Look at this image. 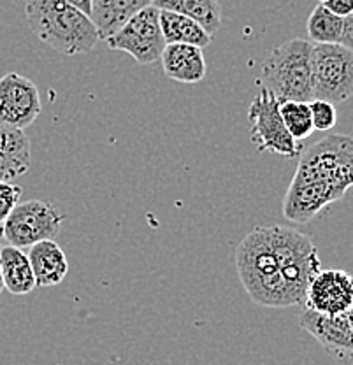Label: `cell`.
Segmentation results:
<instances>
[{"instance_id": "6da1fadb", "label": "cell", "mask_w": 353, "mask_h": 365, "mask_svg": "<svg viewBox=\"0 0 353 365\" xmlns=\"http://www.w3.org/2000/svg\"><path fill=\"white\" fill-rule=\"evenodd\" d=\"M235 269L253 302L280 309L305 304L322 262L309 235L292 227L259 225L239 242Z\"/></svg>"}, {"instance_id": "7a4b0ae2", "label": "cell", "mask_w": 353, "mask_h": 365, "mask_svg": "<svg viewBox=\"0 0 353 365\" xmlns=\"http://www.w3.org/2000/svg\"><path fill=\"white\" fill-rule=\"evenodd\" d=\"M353 186V137L330 134L302 151L283 200V216L307 223Z\"/></svg>"}, {"instance_id": "3957f363", "label": "cell", "mask_w": 353, "mask_h": 365, "mask_svg": "<svg viewBox=\"0 0 353 365\" xmlns=\"http://www.w3.org/2000/svg\"><path fill=\"white\" fill-rule=\"evenodd\" d=\"M25 16L37 39L62 55H85L102 41L92 18L67 0H25Z\"/></svg>"}, {"instance_id": "277c9868", "label": "cell", "mask_w": 353, "mask_h": 365, "mask_svg": "<svg viewBox=\"0 0 353 365\" xmlns=\"http://www.w3.org/2000/svg\"><path fill=\"white\" fill-rule=\"evenodd\" d=\"M313 43L292 39L271 49L260 71L259 85L282 101H313L311 79Z\"/></svg>"}, {"instance_id": "5b68a950", "label": "cell", "mask_w": 353, "mask_h": 365, "mask_svg": "<svg viewBox=\"0 0 353 365\" xmlns=\"http://www.w3.org/2000/svg\"><path fill=\"white\" fill-rule=\"evenodd\" d=\"M313 98L341 104L353 97V51L341 44H313Z\"/></svg>"}, {"instance_id": "8992f818", "label": "cell", "mask_w": 353, "mask_h": 365, "mask_svg": "<svg viewBox=\"0 0 353 365\" xmlns=\"http://www.w3.org/2000/svg\"><path fill=\"white\" fill-rule=\"evenodd\" d=\"M250 140L260 153H275L285 158H294L301 153L297 140L288 134L280 101L269 90L262 88L248 108Z\"/></svg>"}, {"instance_id": "52a82bcc", "label": "cell", "mask_w": 353, "mask_h": 365, "mask_svg": "<svg viewBox=\"0 0 353 365\" xmlns=\"http://www.w3.org/2000/svg\"><path fill=\"white\" fill-rule=\"evenodd\" d=\"M66 215L55 204L46 200H26L11 211L4 222V237L16 248L29 250L44 239H55L60 234Z\"/></svg>"}, {"instance_id": "ba28073f", "label": "cell", "mask_w": 353, "mask_h": 365, "mask_svg": "<svg viewBox=\"0 0 353 365\" xmlns=\"http://www.w3.org/2000/svg\"><path fill=\"white\" fill-rule=\"evenodd\" d=\"M104 41L109 49L127 53L141 66L158 62L165 48L160 29V9L153 4L144 7Z\"/></svg>"}, {"instance_id": "9c48e42d", "label": "cell", "mask_w": 353, "mask_h": 365, "mask_svg": "<svg viewBox=\"0 0 353 365\" xmlns=\"http://www.w3.org/2000/svg\"><path fill=\"white\" fill-rule=\"evenodd\" d=\"M299 325L318 341L327 355L344 365H353V307L339 314L305 309L299 317Z\"/></svg>"}, {"instance_id": "30bf717a", "label": "cell", "mask_w": 353, "mask_h": 365, "mask_svg": "<svg viewBox=\"0 0 353 365\" xmlns=\"http://www.w3.org/2000/svg\"><path fill=\"white\" fill-rule=\"evenodd\" d=\"M43 111L36 83L18 72L0 78V123L25 130Z\"/></svg>"}, {"instance_id": "8fae6325", "label": "cell", "mask_w": 353, "mask_h": 365, "mask_svg": "<svg viewBox=\"0 0 353 365\" xmlns=\"http://www.w3.org/2000/svg\"><path fill=\"white\" fill-rule=\"evenodd\" d=\"M305 307L320 314H339L352 309L353 274L343 269H320L307 287Z\"/></svg>"}, {"instance_id": "7c38bea8", "label": "cell", "mask_w": 353, "mask_h": 365, "mask_svg": "<svg viewBox=\"0 0 353 365\" xmlns=\"http://www.w3.org/2000/svg\"><path fill=\"white\" fill-rule=\"evenodd\" d=\"M167 78L183 85H197L206 76V60L203 49L192 44H165L160 56Z\"/></svg>"}, {"instance_id": "4fadbf2b", "label": "cell", "mask_w": 353, "mask_h": 365, "mask_svg": "<svg viewBox=\"0 0 353 365\" xmlns=\"http://www.w3.org/2000/svg\"><path fill=\"white\" fill-rule=\"evenodd\" d=\"M32 165L30 140L20 128L0 123V181H13Z\"/></svg>"}, {"instance_id": "5bb4252c", "label": "cell", "mask_w": 353, "mask_h": 365, "mask_svg": "<svg viewBox=\"0 0 353 365\" xmlns=\"http://www.w3.org/2000/svg\"><path fill=\"white\" fill-rule=\"evenodd\" d=\"M37 287H55L66 279L69 262L55 239L36 242L26 251Z\"/></svg>"}, {"instance_id": "9a60e30c", "label": "cell", "mask_w": 353, "mask_h": 365, "mask_svg": "<svg viewBox=\"0 0 353 365\" xmlns=\"http://www.w3.org/2000/svg\"><path fill=\"white\" fill-rule=\"evenodd\" d=\"M148 6H151V0H92L90 18L101 39H108Z\"/></svg>"}, {"instance_id": "2e32d148", "label": "cell", "mask_w": 353, "mask_h": 365, "mask_svg": "<svg viewBox=\"0 0 353 365\" xmlns=\"http://www.w3.org/2000/svg\"><path fill=\"white\" fill-rule=\"evenodd\" d=\"M0 271H2L4 287L13 295H26L37 287L32 265L25 250L16 246L0 248Z\"/></svg>"}, {"instance_id": "e0dca14e", "label": "cell", "mask_w": 353, "mask_h": 365, "mask_svg": "<svg viewBox=\"0 0 353 365\" xmlns=\"http://www.w3.org/2000/svg\"><path fill=\"white\" fill-rule=\"evenodd\" d=\"M157 9L173 11L192 18L206 30L210 36L222 26V6L220 0H151Z\"/></svg>"}, {"instance_id": "ac0fdd59", "label": "cell", "mask_w": 353, "mask_h": 365, "mask_svg": "<svg viewBox=\"0 0 353 365\" xmlns=\"http://www.w3.org/2000/svg\"><path fill=\"white\" fill-rule=\"evenodd\" d=\"M160 29L165 44L183 43L204 49L211 44V37L203 26L185 14L160 11Z\"/></svg>"}, {"instance_id": "d6986e66", "label": "cell", "mask_w": 353, "mask_h": 365, "mask_svg": "<svg viewBox=\"0 0 353 365\" xmlns=\"http://www.w3.org/2000/svg\"><path fill=\"white\" fill-rule=\"evenodd\" d=\"M306 29L313 44H339L343 18L329 11L324 4H318L307 18Z\"/></svg>"}, {"instance_id": "ffe728a7", "label": "cell", "mask_w": 353, "mask_h": 365, "mask_svg": "<svg viewBox=\"0 0 353 365\" xmlns=\"http://www.w3.org/2000/svg\"><path fill=\"white\" fill-rule=\"evenodd\" d=\"M280 114H282V120L288 134L294 137L297 143L313 135L314 127L313 120H311L309 102L282 101L280 102Z\"/></svg>"}, {"instance_id": "44dd1931", "label": "cell", "mask_w": 353, "mask_h": 365, "mask_svg": "<svg viewBox=\"0 0 353 365\" xmlns=\"http://www.w3.org/2000/svg\"><path fill=\"white\" fill-rule=\"evenodd\" d=\"M309 109H311V120H313L314 130L327 132L332 127H336V121H337L336 106L330 104L327 101L313 98V101H309Z\"/></svg>"}, {"instance_id": "7402d4cb", "label": "cell", "mask_w": 353, "mask_h": 365, "mask_svg": "<svg viewBox=\"0 0 353 365\" xmlns=\"http://www.w3.org/2000/svg\"><path fill=\"white\" fill-rule=\"evenodd\" d=\"M24 190L11 181H0V225L7 220L14 207L21 202Z\"/></svg>"}, {"instance_id": "603a6c76", "label": "cell", "mask_w": 353, "mask_h": 365, "mask_svg": "<svg viewBox=\"0 0 353 365\" xmlns=\"http://www.w3.org/2000/svg\"><path fill=\"white\" fill-rule=\"evenodd\" d=\"M324 6L339 18H347L353 13V0H327Z\"/></svg>"}, {"instance_id": "cb8c5ba5", "label": "cell", "mask_w": 353, "mask_h": 365, "mask_svg": "<svg viewBox=\"0 0 353 365\" xmlns=\"http://www.w3.org/2000/svg\"><path fill=\"white\" fill-rule=\"evenodd\" d=\"M339 44L353 51V13L343 18V32H341Z\"/></svg>"}, {"instance_id": "d4e9b609", "label": "cell", "mask_w": 353, "mask_h": 365, "mask_svg": "<svg viewBox=\"0 0 353 365\" xmlns=\"http://www.w3.org/2000/svg\"><path fill=\"white\" fill-rule=\"evenodd\" d=\"M74 7H78L79 11H83L85 14H92V0H67Z\"/></svg>"}, {"instance_id": "484cf974", "label": "cell", "mask_w": 353, "mask_h": 365, "mask_svg": "<svg viewBox=\"0 0 353 365\" xmlns=\"http://www.w3.org/2000/svg\"><path fill=\"white\" fill-rule=\"evenodd\" d=\"M4 241H6V237H4V228H2V225H0V248H2Z\"/></svg>"}, {"instance_id": "4316f807", "label": "cell", "mask_w": 353, "mask_h": 365, "mask_svg": "<svg viewBox=\"0 0 353 365\" xmlns=\"http://www.w3.org/2000/svg\"><path fill=\"white\" fill-rule=\"evenodd\" d=\"M4 279H2V271H0V295H2V292H4Z\"/></svg>"}, {"instance_id": "83f0119b", "label": "cell", "mask_w": 353, "mask_h": 365, "mask_svg": "<svg viewBox=\"0 0 353 365\" xmlns=\"http://www.w3.org/2000/svg\"><path fill=\"white\" fill-rule=\"evenodd\" d=\"M324 2H327V0H318V4H324Z\"/></svg>"}]
</instances>
